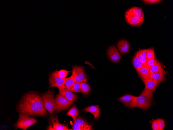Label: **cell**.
Instances as JSON below:
<instances>
[{
  "instance_id": "obj_30",
  "label": "cell",
  "mask_w": 173,
  "mask_h": 130,
  "mask_svg": "<svg viewBox=\"0 0 173 130\" xmlns=\"http://www.w3.org/2000/svg\"><path fill=\"white\" fill-rule=\"evenodd\" d=\"M158 125L159 130H163L165 126L164 120L163 119L158 118L156 119Z\"/></svg>"
},
{
  "instance_id": "obj_6",
  "label": "cell",
  "mask_w": 173,
  "mask_h": 130,
  "mask_svg": "<svg viewBox=\"0 0 173 130\" xmlns=\"http://www.w3.org/2000/svg\"><path fill=\"white\" fill-rule=\"evenodd\" d=\"M57 71L56 69L49 74L48 78L49 88L53 87H56L59 89L65 88L64 85L65 78L59 77L57 75Z\"/></svg>"
},
{
  "instance_id": "obj_24",
  "label": "cell",
  "mask_w": 173,
  "mask_h": 130,
  "mask_svg": "<svg viewBox=\"0 0 173 130\" xmlns=\"http://www.w3.org/2000/svg\"><path fill=\"white\" fill-rule=\"evenodd\" d=\"M72 126L74 130H92V125H90L88 126H82L79 125L75 121H73Z\"/></svg>"
},
{
  "instance_id": "obj_20",
  "label": "cell",
  "mask_w": 173,
  "mask_h": 130,
  "mask_svg": "<svg viewBox=\"0 0 173 130\" xmlns=\"http://www.w3.org/2000/svg\"><path fill=\"white\" fill-rule=\"evenodd\" d=\"M132 64L134 68L137 70L144 65L142 63L138 57L137 51L135 54L132 59Z\"/></svg>"
},
{
  "instance_id": "obj_14",
  "label": "cell",
  "mask_w": 173,
  "mask_h": 130,
  "mask_svg": "<svg viewBox=\"0 0 173 130\" xmlns=\"http://www.w3.org/2000/svg\"><path fill=\"white\" fill-rule=\"evenodd\" d=\"M118 50L122 54L127 53L130 50V45L128 42L125 39L119 40L117 44Z\"/></svg>"
},
{
  "instance_id": "obj_34",
  "label": "cell",
  "mask_w": 173,
  "mask_h": 130,
  "mask_svg": "<svg viewBox=\"0 0 173 130\" xmlns=\"http://www.w3.org/2000/svg\"><path fill=\"white\" fill-rule=\"evenodd\" d=\"M138 57L142 63L144 65L147 61V59L142 57L140 54L138 53Z\"/></svg>"
},
{
  "instance_id": "obj_18",
  "label": "cell",
  "mask_w": 173,
  "mask_h": 130,
  "mask_svg": "<svg viewBox=\"0 0 173 130\" xmlns=\"http://www.w3.org/2000/svg\"><path fill=\"white\" fill-rule=\"evenodd\" d=\"M150 78L159 84L165 79V74L158 72H155L150 74Z\"/></svg>"
},
{
  "instance_id": "obj_25",
  "label": "cell",
  "mask_w": 173,
  "mask_h": 130,
  "mask_svg": "<svg viewBox=\"0 0 173 130\" xmlns=\"http://www.w3.org/2000/svg\"><path fill=\"white\" fill-rule=\"evenodd\" d=\"M73 121H75L79 125L82 126H88L90 125L86 120L80 116L77 117L76 120Z\"/></svg>"
},
{
  "instance_id": "obj_22",
  "label": "cell",
  "mask_w": 173,
  "mask_h": 130,
  "mask_svg": "<svg viewBox=\"0 0 173 130\" xmlns=\"http://www.w3.org/2000/svg\"><path fill=\"white\" fill-rule=\"evenodd\" d=\"M79 111L75 105L73 106L67 112V115L71 117L73 121L76 120V117L79 114Z\"/></svg>"
},
{
  "instance_id": "obj_9",
  "label": "cell",
  "mask_w": 173,
  "mask_h": 130,
  "mask_svg": "<svg viewBox=\"0 0 173 130\" xmlns=\"http://www.w3.org/2000/svg\"><path fill=\"white\" fill-rule=\"evenodd\" d=\"M72 73L76 82L78 83L83 82H87L86 75L83 67L77 66H73Z\"/></svg>"
},
{
  "instance_id": "obj_3",
  "label": "cell",
  "mask_w": 173,
  "mask_h": 130,
  "mask_svg": "<svg viewBox=\"0 0 173 130\" xmlns=\"http://www.w3.org/2000/svg\"><path fill=\"white\" fill-rule=\"evenodd\" d=\"M54 93L53 90L49 89L45 92L40 94L43 101L44 107L51 115L53 114L55 112Z\"/></svg>"
},
{
  "instance_id": "obj_11",
  "label": "cell",
  "mask_w": 173,
  "mask_h": 130,
  "mask_svg": "<svg viewBox=\"0 0 173 130\" xmlns=\"http://www.w3.org/2000/svg\"><path fill=\"white\" fill-rule=\"evenodd\" d=\"M107 53L110 60L113 63L118 62L121 59V55L114 45H111L108 48Z\"/></svg>"
},
{
  "instance_id": "obj_13",
  "label": "cell",
  "mask_w": 173,
  "mask_h": 130,
  "mask_svg": "<svg viewBox=\"0 0 173 130\" xmlns=\"http://www.w3.org/2000/svg\"><path fill=\"white\" fill-rule=\"evenodd\" d=\"M59 90V94L70 101L74 102L78 99V95L66 88Z\"/></svg>"
},
{
  "instance_id": "obj_7",
  "label": "cell",
  "mask_w": 173,
  "mask_h": 130,
  "mask_svg": "<svg viewBox=\"0 0 173 130\" xmlns=\"http://www.w3.org/2000/svg\"><path fill=\"white\" fill-rule=\"evenodd\" d=\"M49 125L47 130H73L68 128L66 125L60 123L58 121L57 115L54 114L51 115L49 118Z\"/></svg>"
},
{
  "instance_id": "obj_12",
  "label": "cell",
  "mask_w": 173,
  "mask_h": 130,
  "mask_svg": "<svg viewBox=\"0 0 173 130\" xmlns=\"http://www.w3.org/2000/svg\"><path fill=\"white\" fill-rule=\"evenodd\" d=\"M145 87L143 90L149 94L153 95L155 90L159 83L154 81L150 78L144 81Z\"/></svg>"
},
{
  "instance_id": "obj_2",
  "label": "cell",
  "mask_w": 173,
  "mask_h": 130,
  "mask_svg": "<svg viewBox=\"0 0 173 130\" xmlns=\"http://www.w3.org/2000/svg\"><path fill=\"white\" fill-rule=\"evenodd\" d=\"M39 122L35 118L24 114H19L18 120L13 125L14 129L26 130L28 127Z\"/></svg>"
},
{
  "instance_id": "obj_5",
  "label": "cell",
  "mask_w": 173,
  "mask_h": 130,
  "mask_svg": "<svg viewBox=\"0 0 173 130\" xmlns=\"http://www.w3.org/2000/svg\"><path fill=\"white\" fill-rule=\"evenodd\" d=\"M74 102L70 101L59 94H58L54 98L55 111L56 113L68 109Z\"/></svg>"
},
{
  "instance_id": "obj_27",
  "label": "cell",
  "mask_w": 173,
  "mask_h": 130,
  "mask_svg": "<svg viewBox=\"0 0 173 130\" xmlns=\"http://www.w3.org/2000/svg\"><path fill=\"white\" fill-rule=\"evenodd\" d=\"M70 72V71L62 69L57 71V75L60 77L64 79L66 78L68 74Z\"/></svg>"
},
{
  "instance_id": "obj_33",
  "label": "cell",
  "mask_w": 173,
  "mask_h": 130,
  "mask_svg": "<svg viewBox=\"0 0 173 130\" xmlns=\"http://www.w3.org/2000/svg\"><path fill=\"white\" fill-rule=\"evenodd\" d=\"M152 128L153 130H159L158 125L156 119L153 120L152 122Z\"/></svg>"
},
{
  "instance_id": "obj_4",
  "label": "cell",
  "mask_w": 173,
  "mask_h": 130,
  "mask_svg": "<svg viewBox=\"0 0 173 130\" xmlns=\"http://www.w3.org/2000/svg\"><path fill=\"white\" fill-rule=\"evenodd\" d=\"M153 95L143 90L141 94L136 97L135 107L146 110L149 108L153 103Z\"/></svg>"
},
{
  "instance_id": "obj_29",
  "label": "cell",
  "mask_w": 173,
  "mask_h": 130,
  "mask_svg": "<svg viewBox=\"0 0 173 130\" xmlns=\"http://www.w3.org/2000/svg\"><path fill=\"white\" fill-rule=\"evenodd\" d=\"M157 60L155 58L147 60L144 65L150 69L156 63Z\"/></svg>"
},
{
  "instance_id": "obj_17",
  "label": "cell",
  "mask_w": 173,
  "mask_h": 130,
  "mask_svg": "<svg viewBox=\"0 0 173 130\" xmlns=\"http://www.w3.org/2000/svg\"><path fill=\"white\" fill-rule=\"evenodd\" d=\"M86 112H90L94 115L95 119H98L100 115V111L98 105H92L88 107L83 110Z\"/></svg>"
},
{
  "instance_id": "obj_10",
  "label": "cell",
  "mask_w": 173,
  "mask_h": 130,
  "mask_svg": "<svg viewBox=\"0 0 173 130\" xmlns=\"http://www.w3.org/2000/svg\"><path fill=\"white\" fill-rule=\"evenodd\" d=\"M136 97L127 94L119 98L118 101L123 104L126 107L132 109L135 107Z\"/></svg>"
},
{
  "instance_id": "obj_28",
  "label": "cell",
  "mask_w": 173,
  "mask_h": 130,
  "mask_svg": "<svg viewBox=\"0 0 173 130\" xmlns=\"http://www.w3.org/2000/svg\"><path fill=\"white\" fill-rule=\"evenodd\" d=\"M71 91L72 92H80V83L76 82L71 88Z\"/></svg>"
},
{
  "instance_id": "obj_8",
  "label": "cell",
  "mask_w": 173,
  "mask_h": 130,
  "mask_svg": "<svg viewBox=\"0 0 173 130\" xmlns=\"http://www.w3.org/2000/svg\"><path fill=\"white\" fill-rule=\"evenodd\" d=\"M124 16L126 22L132 26H139L142 24L144 21L128 9L125 11Z\"/></svg>"
},
{
  "instance_id": "obj_15",
  "label": "cell",
  "mask_w": 173,
  "mask_h": 130,
  "mask_svg": "<svg viewBox=\"0 0 173 130\" xmlns=\"http://www.w3.org/2000/svg\"><path fill=\"white\" fill-rule=\"evenodd\" d=\"M149 70V68L144 65L136 70L139 76L143 82L150 78Z\"/></svg>"
},
{
  "instance_id": "obj_23",
  "label": "cell",
  "mask_w": 173,
  "mask_h": 130,
  "mask_svg": "<svg viewBox=\"0 0 173 130\" xmlns=\"http://www.w3.org/2000/svg\"><path fill=\"white\" fill-rule=\"evenodd\" d=\"M80 92L86 95L90 92L91 88L90 86L85 82L80 83Z\"/></svg>"
},
{
  "instance_id": "obj_32",
  "label": "cell",
  "mask_w": 173,
  "mask_h": 130,
  "mask_svg": "<svg viewBox=\"0 0 173 130\" xmlns=\"http://www.w3.org/2000/svg\"><path fill=\"white\" fill-rule=\"evenodd\" d=\"M138 52L142 57L147 59V49H140Z\"/></svg>"
},
{
  "instance_id": "obj_1",
  "label": "cell",
  "mask_w": 173,
  "mask_h": 130,
  "mask_svg": "<svg viewBox=\"0 0 173 130\" xmlns=\"http://www.w3.org/2000/svg\"><path fill=\"white\" fill-rule=\"evenodd\" d=\"M16 110L18 114L30 116L45 117L48 114L40 94L34 91L26 92L22 95Z\"/></svg>"
},
{
  "instance_id": "obj_31",
  "label": "cell",
  "mask_w": 173,
  "mask_h": 130,
  "mask_svg": "<svg viewBox=\"0 0 173 130\" xmlns=\"http://www.w3.org/2000/svg\"><path fill=\"white\" fill-rule=\"evenodd\" d=\"M141 1L146 4H153L158 3L163 1L161 0H143Z\"/></svg>"
},
{
  "instance_id": "obj_19",
  "label": "cell",
  "mask_w": 173,
  "mask_h": 130,
  "mask_svg": "<svg viewBox=\"0 0 173 130\" xmlns=\"http://www.w3.org/2000/svg\"><path fill=\"white\" fill-rule=\"evenodd\" d=\"M127 9L139 18L144 20V13L141 8L134 6L129 8Z\"/></svg>"
},
{
  "instance_id": "obj_16",
  "label": "cell",
  "mask_w": 173,
  "mask_h": 130,
  "mask_svg": "<svg viewBox=\"0 0 173 130\" xmlns=\"http://www.w3.org/2000/svg\"><path fill=\"white\" fill-rule=\"evenodd\" d=\"M156 72L162 73L164 74L168 73V72L163 69L161 63L158 60L156 63L150 68L149 70L150 75Z\"/></svg>"
},
{
  "instance_id": "obj_26",
  "label": "cell",
  "mask_w": 173,
  "mask_h": 130,
  "mask_svg": "<svg viewBox=\"0 0 173 130\" xmlns=\"http://www.w3.org/2000/svg\"><path fill=\"white\" fill-rule=\"evenodd\" d=\"M147 60L155 58L154 50L153 48H150L147 49Z\"/></svg>"
},
{
  "instance_id": "obj_21",
  "label": "cell",
  "mask_w": 173,
  "mask_h": 130,
  "mask_svg": "<svg viewBox=\"0 0 173 130\" xmlns=\"http://www.w3.org/2000/svg\"><path fill=\"white\" fill-rule=\"evenodd\" d=\"M76 82V81L72 74L70 77L65 78V87L71 91V88Z\"/></svg>"
}]
</instances>
